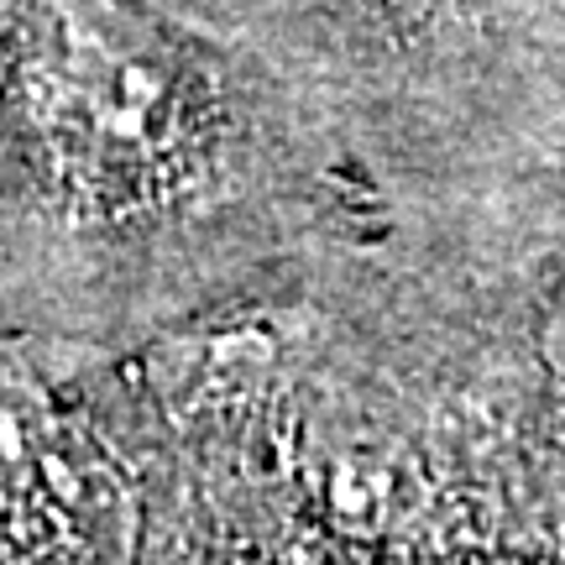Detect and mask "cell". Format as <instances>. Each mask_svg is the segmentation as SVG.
<instances>
[{
  "instance_id": "obj_3",
  "label": "cell",
  "mask_w": 565,
  "mask_h": 565,
  "mask_svg": "<svg viewBox=\"0 0 565 565\" xmlns=\"http://www.w3.org/2000/svg\"><path fill=\"white\" fill-rule=\"evenodd\" d=\"M555 356H561V366H565V309L555 315Z\"/></svg>"
},
{
  "instance_id": "obj_1",
  "label": "cell",
  "mask_w": 565,
  "mask_h": 565,
  "mask_svg": "<svg viewBox=\"0 0 565 565\" xmlns=\"http://www.w3.org/2000/svg\"><path fill=\"white\" fill-rule=\"evenodd\" d=\"M221 89L131 0H0V246H89L200 200ZM42 242V252H47Z\"/></svg>"
},
{
  "instance_id": "obj_2",
  "label": "cell",
  "mask_w": 565,
  "mask_h": 565,
  "mask_svg": "<svg viewBox=\"0 0 565 565\" xmlns=\"http://www.w3.org/2000/svg\"><path fill=\"white\" fill-rule=\"evenodd\" d=\"M356 6H362V11H377V17H419L435 0H356Z\"/></svg>"
}]
</instances>
